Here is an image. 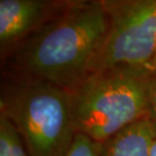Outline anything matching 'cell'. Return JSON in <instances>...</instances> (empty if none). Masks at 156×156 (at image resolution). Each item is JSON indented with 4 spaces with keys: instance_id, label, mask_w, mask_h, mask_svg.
Instances as JSON below:
<instances>
[{
    "instance_id": "cell-1",
    "label": "cell",
    "mask_w": 156,
    "mask_h": 156,
    "mask_svg": "<svg viewBox=\"0 0 156 156\" xmlns=\"http://www.w3.org/2000/svg\"><path fill=\"white\" fill-rule=\"evenodd\" d=\"M108 29L104 0L66 6L6 57V75L74 90L88 74Z\"/></svg>"
},
{
    "instance_id": "cell-2",
    "label": "cell",
    "mask_w": 156,
    "mask_h": 156,
    "mask_svg": "<svg viewBox=\"0 0 156 156\" xmlns=\"http://www.w3.org/2000/svg\"><path fill=\"white\" fill-rule=\"evenodd\" d=\"M156 62L143 66H116L93 72L71 93L76 132L96 143L125 128L150 119Z\"/></svg>"
},
{
    "instance_id": "cell-3",
    "label": "cell",
    "mask_w": 156,
    "mask_h": 156,
    "mask_svg": "<svg viewBox=\"0 0 156 156\" xmlns=\"http://www.w3.org/2000/svg\"><path fill=\"white\" fill-rule=\"evenodd\" d=\"M0 116L16 129L29 156H66L76 135L71 93L54 84L4 74Z\"/></svg>"
},
{
    "instance_id": "cell-4",
    "label": "cell",
    "mask_w": 156,
    "mask_h": 156,
    "mask_svg": "<svg viewBox=\"0 0 156 156\" xmlns=\"http://www.w3.org/2000/svg\"><path fill=\"white\" fill-rule=\"evenodd\" d=\"M108 29L88 74L156 62V0H104Z\"/></svg>"
},
{
    "instance_id": "cell-5",
    "label": "cell",
    "mask_w": 156,
    "mask_h": 156,
    "mask_svg": "<svg viewBox=\"0 0 156 156\" xmlns=\"http://www.w3.org/2000/svg\"><path fill=\"white\" fill-rule=\"evenodd\" d=\"M69 0H0V48L4 59L63 9Z\"/></svg>"
},
{
    "instance_id": "cell-6",
    "label": "cell",
    "mask_w": 156,
    "mask_h": 156,
    "mask_svg": "<svg viewBox=\"0 0 156 156\" xmlns=\"http://www.w3.org/2000/svg\"><path fill=\"white\" fill-rule=\"evenodd\" d=\"M156 129L150 119H143L99 143V156H149Z\"/></svg>"
},
{
    "instance_id": "cell-7",
    "label": "cell",
    "mask_w": 156,
    "mask_h": 156,
    "mask_svg": "<svg viewBox=\"0 0 156 156\" xmlns=\"http://www.w3.org/2000/svg\"><path fill=\"white\" fill-rule=\"evenodd\" d=\"M0 156H29L15 127L0 116Z\"/></svg>"
},
{
    "instance_id": "cell-8",
    "label": "cell",
    "mask_w": 156,
    "mask_h": 156,
    "mask_svg": "<svg viewBox=\"0 0 156 156\" xmlns=\"http://www.w3.org/2000/svg\"><path fill=\"white\" fill-rule=\"evenodd\" d=\"M66 156H99V143L83 134L76 133Z\"/></svg>"
},
{
    "instance_id": "cell-9",
    "label": "cell",
    "mask_w": 156,
    "mask_h": 156,
    "mask_svg": "<svg viewBox=\"0 0 156 156\" xmlns=\"http://www.w3.org/2000/svg\"><path fill=\"white\" fill-rule=\"evenodd\" d=\"M150 120L153 123L156 129V78L154 80L151 91V101H150Z\"/></svg>"
},
{
    "instance_id": "cell-10",
    "label": "cell",
    "mask_w": 156,
    "mask_h": 156,
    "mask_svg": "<svg viewBox=\"0 0 156 156\" xmlns=\"http://www.w3.org/2000/svg\"><path fill=\"white\" fill-rule=\"evenodd\" d=\"M149 156H156V136L152 139V142L149 148Z\"/></svg>"
}]
</instances>
